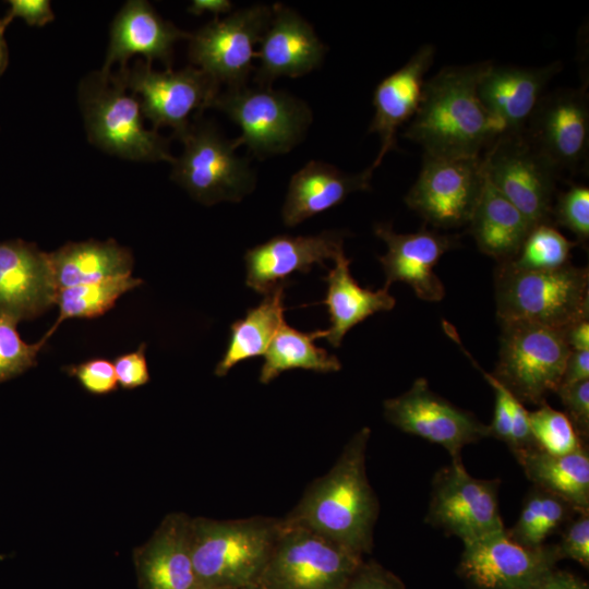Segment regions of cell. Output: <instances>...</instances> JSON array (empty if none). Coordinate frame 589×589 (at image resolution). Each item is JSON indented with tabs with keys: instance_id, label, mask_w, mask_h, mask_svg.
Returning <instances> with one entry per match:
<instances>
[{
	"instance_id": "obj_1",
	"label": "cell",
	"mask_w": 589,
	"mask_h": 589,
	"mask_svg": "<svg viewBox=\"0 0 589 589\" xmlns=\"http://www.w3.org/2000/svg\"><path fill=\"white\" fill-rule=\"evenodd\" d=\"M370 435L364 426L351 436L333 467L281 518L284 524L314 531L361 556L372 552L380 503L366 474Z\"/></svg>"
},
{
	"instance_id": "obj_2",
	"label": "cell",
	"mask_w": 589,
	"mask_h": 589,
	"mask_svg": "<svg viewBox=\"0 0 589 589\" xmlns=\"http://www.w3.org/2000/svg\"><path fill=\"white\" fill-rule=\"evenodd\" d=\"M490 61L442 68L424 83L420 106L404 136L425 156H482L503 134L478 95V83Z\"/></svg>"
},
{
	"instance_id": "obj_3",
	"label": "cell",
	"mask_w": 589,
	"mask_h": 589,
	"mask_svg": "<svg viewBox=\"0 0 589 589\" xmlns=\"http://www.w3.org/2000/svg\"><path fill=\"white\" fill-rule=\"evenodd\" d=\"M281 530V518H191V552L201 589L257 582Z\"/></svg>"
},
{
	"instance_id": "obj_4",
	"label": "cell",
	"mask_w": 589,
	"mask_h": 589,
	"mask_svg": "<svg viewBox=\"0 0 589 589\" xmlns=\"http://www.w3.org/2000/svg\"><path fill=\"white\" fill-rule=\"evenodd\" d=\"M495 300L501 323L565 328L589 318V269L567 264L551 271H521L498 264Z\"/></svg>"
},
{
	"instance_id": "obj_5",
	"label": "cell",
	"mask_w": 589,
	"mask_h": 589,
	"mask_svg": "<svg viewBox=\"0 0 589 589\" xmlns=\"http://www.w3.org/2000/svg\"><path fill=\"white\" fill-rule=\"evenodd\" d=\"M127 91L111 71L83 79L79 100L89 142L125 159L172 164L169 140L144 127L140 101Z\"/></svg>"
},
{
	"instance_id": "obj_6",
	"label": "cell",
	"mask_w": 589,
	"mask_h": 589,
	"mask_svg": "<svg viewBox=\"0 0 589 589\" xmlns=\"http://www.w3.org/2000/svg\"><path fill=\"white\" fill-rule=\"evenodd\" d=\"M498 361L492 375L520 402L540 406L560 386L570 348L564 328L501 323Z\"/></svg>"
},
{
	"instance_id": "obj_7",
	"label": "cell",
	"mask_w": 589,
	"mask_h": 589,
	"mask_svg": "<svg viewBox=\"0 0 589 589\" xmlns=\"http://www.w3.org/2000/svg\"><path fill=\"white\" fill-rule=\"evenodd\" d=\"M183 152L172 163L171 178L200 203L211 206L223 201L239 202L255 184L249 163L237 156V145L217 128L194 117L180 140Z\"/></svg>"
},
{
	"instance_id": "obj_8",
	"label": "cell",
	"mask_w": 589,
	"mask_h": 589,
	"mask_svg": "<svg viewBox=\"0 0 589 589\" xmlns=\"http://www.w3.org/2000/svg\"><path fill=\"white\" fill-rule=\"evenodd\" d=\"M212 107L239 125L237 147L247 145L257 157L289 152L312 122L311 109L303 100L272 87L227 88L218 94Z\"/></svg>"
},
{
	"instance_id": "obj_9",
	"label": "cell",
	"mask_w": 589,
	"mask_h": 589,
	"mask_svg": "<svg viewBox=\"0 0 589 589\" xmlns=\"http://www.w3.org/2000/svg\"><path fill=\"white\" fill-rule=\"evenodd\" d=\"M362 561L345 546L281 520L257 582L264 589H344Z\"/></svg>"
},
{
	"instance_id": "obj_10",
	"label": "cell",
	"mask_w": 589,
	"mask_h": 589,
	"mask_svg": "<svg viewBox=\"0 0 589 589\" xmlns=\"http://www.w3.org/2000/svg\"><path fill=\"white\" fill-rule=\"evenodd\" d=\"M116 75L139 99L142 113L152 122L153 129L169 127L179 140L192 123L191 113L197 117L212 107L220 86L194 65L159 72L141 59L131 68L120 69Z\"/></svg>"
},
{
	"instance_id": "obj_11",
	"label": "cell",
	"mask_w": 589,
	"mask_h": 589,
	"mask_svg": "<svg viewBox=\"0 0 589 589\" xmlns=\"http://www.w3.org/2000/svg\"><path fill=\"white\" fill-rule=\"evenodd\" d=\"M462 546L458 573L472 589H542L562 560L555 543L522 546L506 528Z\"/></svg>"
},
{
	"instance_id": "obj_12",
	"label": "cell",
	"mask_w": 589,
	"mask_h": 589,
	"mask_svg": "<svg viewBox=\"0 0 589 589\" xmlns=\"http://www.w3.org/2000/svg\"><path fill=\"white\" fill-rule=\"evenodd\" d=\"M500 485L498 478L472 477L462 461H452L433 477L425 522L461 542L502 530Z\"/></svg>"
},
{
	"instance_id": "obj_13",
	"label": "cell",
	"mask_w": 589,
	"mask_h": 589,
	"mask_svg": "<svg viewBox=\"0 0 589 589\" xmlns=\"http://www.w3.org/2000/svg\"><path fill=\"white\" fill-rule=\"evenodd\" d=\"M482 157L489 181L533 226L552 224L560 171L524 134L498 136Z\"/></svg>"
},
{
	"instance_id": "obj_14",
	"label": "cell",
	"mask_w": 589,
	"mask_h": 589,
	"mask_svg": "<svg viewBox=\"0 0 589 589\" xmlns=\"http://www.w3.org/2000/svg\"><path fill=\"white\" fill-rule=\"evenodd\" d=\"M272 7L257 4L213 21L190 34L189 58L195 68L227 88L245 86L269 23Z\"/></svg>"
},
{
	"instance_id": "obj_15",
	"label": "cell",
	"mask_w": 589,
	"mask_h": 589,
	"mask_svg": "<svg viewBox=\"0 0 589 589\" xmlns=\"http://www.w3.org/2000/svg\"><path fill=\"white\" fill-rule=\"evenodd\" d=\"M485 180L482 156L423 158L417 181L405 196L409 208L434 227L468 225Z\"/></svg>"
},
{
	"instance_id": "obj_16",
	"label": "cell",
	"mask_w": 589,
	"mask_h": 589,
	"mask_svg": "<svg viewBox=\"0 0 589 589\" xmlns=\"http://www.w3.org/2000/svg\"><path fill=\"white\" fill-rule=\"evenodd\" d=\"M383 412L401 432L442 446L455 462L462 461L465 446L490 437L488 424L434 393L423 377L404 394L384 400Z\"/></svg>"
},
{
	"instance_id": "obj_17",
	"label": "cell",
	"mask_w": 589,
	"mask_h": 589,
	"mask_svg": "<svg viewBox=\"0 0 589 589\" xmlns=\"http://www.w3.org/2000/svg\"><path fill=\"white\" fill-rule=\"evenodd\" d=\"M525 137L561 171L576 172L588 163L589 100L585 88L545 94L526 125Z\"/></svg>"
},
{
	"instance_id": "obj_18",
	"label": "cell",
	"mask_w": 589,
	"mask_h": 589,
	"mask_svg": "<svg viewBox=\"0 0 589 589\" xmlns=\"http://www.w3.org/2000/svg\"><path fill=\"white\" fill-rule=\"evenodd\" d=\"M374 233L387 245L386 254L378 256L385 274V288L401 281L423 301L438 302L445 297L444 284L433 268L444 253L457 245L458 237L429 230L424 226L416 232L397 233L389 223L376 224Z\"/></svg>"
},
{
	"instance_id": "obj_19",
	"label": "cell",
	"mask_w": 589,
	"mask_h": 589,
	"mask_svg": "<svg viewBox=\"0 0 589 589\" xmlns=\"http://www.w3.org/2000/svg\"><path fill=\"white\" fill-rule=\"evenodd\" d=\"M49 253L24 240L0 242V313L33 320L56 304Z\"/></svg>"
},
{
	"instance_id": "obj_20",
	"label": "cell",
	"mask_w": 589,
	"mask_h": 589,
	"mask_svg": "<svg viewBox=\"0 0 589 589\" xmlns=\"http://www.w3.org/2000/svg\"><path fill=\"white\" fill-rule=\"evenodd\" d=\"M341 231H323L315 236L280 235L244 254L245 284L261 294H266L296 272L308 274L314 264L325 266L344 253Z\"/></svg>"
},
{
	"instance_id": "obj_21",
	"label": "cell",
	"mask_w": 589,
	"mask_h": 589,
	"mask_svg": "<svg viewBox=\"0 0 589 589\" xmlns=\"http://www.w3.org/2000/svg\"><path fill=\"white\" fill-rule=\"evenodd\" d=\"M259 86L271 87L281 76L298 77L318 68L327 47L296 11L280 3L272 7L269 23L260 41Z\"/></svg>"
},
{
	"instance_id": "obj_22",
	"label": "cell",
	"mask_w": 589,
	"mask_h": 589,
	"mask_svg": "<svg viewBox=\"0 0 589 589\" xmlns=\"http://www.w3.org/2000/svg\"><path fill=\"white\" fill-rule=\"evenodd\" d=\"M562 64L555 61L540 68L494 65L492 62L478 83V95L501 125L502 135H521L537 104Z\"/></svg>"
},
{
	"instance_id": "obj_23",
	"label": "cell",
	"mask_w": 589,
	"mask_h": 589,
	"mask_svg": "<svg viewBox=\"0 0 589 589\" xmlns=\"http://www.w3.org/2000/svg\"><path fill=\"white\" fill-rule=\"evenodd\" d=\"M189 37L190 33L163 20L147 1L130 0L111 23L108 51L100 71L109 73L115 62L125 69L134 55L145 57L149 64L159 60L171 69L173 45Z\"/></svg>"
},
{
	"instance_id": "obj_24",
	"label": "cell",
	"mask_w": 589,
	"mask_h": 589,
	"mask_svg": "<svg viewBox=\"0 0 589 589\" xmlns=\"http://www.w3.org/2000/svg\"><path fill=\"white\" fill-rule=\"evenodd\" d=\"M434 56V46H421L401 68L375 87V112L369 132L378 134L381 148L370 166L373 171L389 151L397 148L398 128L414 117L423 95L424 75L433 64Z\"/></svg>"
},
{
	"instance_id": "obj_25",
	"label": "cell",
	"mask_w": 589,
	"mask_h": 589,
	"mask_svg": "<svg viewBox=\"0 0 589 589\" xmlns=\"http://www.w3.org/2000/svg\"><path fill=\"white\" fill-rule=\"evenodd\" d=\"M190 526L188 515L169 514L137 550L144 589H201L192 560Z\"/></svg>"
},
{
	"instance_id": "obj_26",
	"label": "cell",
	"mask_w": 589,
	"mask_h": 589,
	"mask_svg": "<svg viewBox=\"0 0 589 589\" xmlns=\"http://www.w3.org/2000/svg\"><path fill=\"white\" fill-rule=\"evenodd\" d=\"M373 170L349 175L323 161H309L290 179L283 220L294 227L303 220L340 204L350 193L371 189Z\"/></svg>"
},
{
	"instance_id": "obj_27",
	"label": "cell",
	"mask_w": 589,
	"mask_h": 589,
	"mask_svg": "<svg viewBox=\"0 0 589 589\" xmlns=\"http://www.w3.org/2000/svg\"><path fill=\"white\" fill-rule=\"evenodd\" d=\"M334 262V267L324 277L327 290L322 304L327 306L330 321V326L324 329V338L337 348L353 326L374 313L390 311L396 300L385 287L375 291L362 288L352 277L351 260L345 253Z\"/></svg>"
},
{
	"instance_id": "obj_28",
	"label": "cell",
	"mask_w": 589,
	"mask_h": 589,
	"mask_svg": "<svg viewBox=\"0 0 589 589\" xmlns=\"http://www.w3.org/2000/svg\"><path fill=\"white\" fill-rule=\"evenodd\" d=\"M479 250L498 264L518 254L533 225L488 179L469 221Z\"/></svg>"
},
{
	"instance_id": "obj_29",
	"label": "cell",
	"mask_w": 589,
	"mask_h": 589,
	"mask_svg": "<svg viewBox=\"0 0 589 589\" xmlns=\"http://www.w3.org/2000/svg\"><path fill=\"white\" fill-rule=\"evenodd\" d=\"M57 289L131 275L132 252L115 240L68 242L49 253Z\"/></svg>"
},
{
	"instance_id": "obj_30",
	"label": "cell",
	"mask_w": 589,
	"mask_h": 589,
	"mask_svg": "<svg viewBox=\"0 0 589 589\" xmlns=\"http://www.w3.org/2000/svg\"><path fill=\"white\" fill-rule=\"evenodd\" d=\"M516 460L534 486L563 498L578 512L589 510L587 445L560 456L534 448L524 453Z\"/></svg>"
},
{
	"instance_id": "obj_31",
	"label": "cell",
	"mask_w": 589,
	"mask_h": 589,
	"mask_svg": "<svg viewBox=\"0 0 589 589\" xmlns=\"http://www.w3.org/2000/svg\"><path fill=\"white\" fill-rule=\"evenodd\" d=\"M284 283L264 294L260 304L230 326L228 347L215 368V375L225 376L239 362L264 356L279 326L285 322Z\"/></svg>"
},
{
	"instance_id": "obj_32",
	"label": "cell",
	"mask_w": 589,
	"mask_h": 589,
	"mask_svg": "<svg viewBox=\"0 0 589 589\" xmlns=\"http://www.w3.org/2000/svg\"><path fill=\"white\" fill-rule=\"evenodd\" d=\"M318 338H324V329L303 333L284 322L264 353L260 382L268 384L280 373L292 369L317 373L339 371L341 363L338 358L314 344Z\"/></svg>"
},
{
	"instance_id": "obj_33",
	"label": "cell",
	"mask_w": 589,
	"mask_h": 589,
	"mask_svg": "<svg viewBox=\"0 0 589 589\" xmlns=\"http://www.w3.org/2000/svg\"><path fill=\"white\" fill-rule=\"evenodd\" d=\"M446 334L456 341L459 348L469 358L472 365L483 375L494 390L495 402L491 423L489 424L490 437H495L507 445L514 457L533 449L534 443L530 423L529 411L504 385L492 374L485 372L465 349L456 329L447 322H443ZM537 448V447H536Z\"/></svg>"
},
{
	"instance_id": "obj_34",
	"label": "cell",
	"mask_w": 589,
	"mask_h": 589,
	"mask_svg": "<svg viewBox=\"0 0 589 589\" xmlns=\"http://www.w3.org/2000/svg\"><path fill=\"white\" fill-rule=\"evenodd\" d=\"M577 513L563 498L533 485L524 498L517 520L506 532L522 546L538 548L561 531Z\"/></svg>"
},
{
	"instance_id": "obj_35",
	"label": "cell",
	"mask_w": 589,
	"mask_h": 589,
	"mask_svg": "<svg viewBox=\"0 0 589 589\" xmlns=\"http://www.w3.org/2000/svg\"><path fill=\"white\" fill-rule=\"evenodd\" d=\"M142 284V279L131 274L58 290L56 304L59 315L45 335L49 338L65 320L95 318L105 314L121 296Z\"/></svg>"
},
{
	"instance_id": "obj_36",
	"label": "cell",
	"mask_w": 589,
	"mask_h": 589,
	"mask_svg": "<svg viewBox=\"0 0 589 589\" xmlns=\"http://www.w3.org/2000/svg\"><path fill=\"white\" fill-rule=\"evenodd\" d=\"M576 245L552 224H539L532 227L515 259L506 264L521 271L556 269L569 264L570 251Z\"/></svg>"
},
{
	"instance_id": "obj_37",
	"label": "cell",
	"mask_w": 589,
	"mask_h": 589,
	"mask_svg": "<svg viewBox=\"0 0 589 589\" xmlns=\"http://www.w3.org/2000/svg\"><path fill=\"white\" fill-rule=\"evenodd\" d=\"M529 423L537 447L550 455L570 454L584 445L567 416L543 402L529 411Z\"/></svg>"
},
{
	"instance_id": "obj_38",
	"label": "cell",
	"mask_w": 589,
	"mask_h": 589,
	"mask_svg": "<svg viewBox=\"0 0 589 589\" xmlns=\"http://www.w3.org/2000/svg\"><path fill=\"white\" fill-rule=\"evenodd\" d=\"M15 318L0 313V382L13 378L37 364V356L48 337L44 335L34 344L25 342Z\"/></svg>"
},
{
	"instance_id": "obj_39",
	"label": "cell",
	"mask_w": 589,
	"mask_h": 589,
	"mask_svg": "<svg viewBox=\"0 0 589 589\" xmlns=\"http://www.w3.org/2000/svg\"><path fill=\"white\" fill-rule=\"evenodd\" d=\"M552 224L563 226L577 237V243L589 240V189L586 185L573 184L568 190L557 194L552 206Z\"/></svg>"
},
{
	"instance_id": "obj_40",
	"label": "cell",
	"mask_w": 589,
	"mask_h": 589,
	"mask_svg": "<svg viewBox=\"0 0 589 589\" xmlns=\"http://www.w3.org/2000/svg\"><path fill=\"white\" fill-rule=\"evenodd\" d=\"M65 373L80 383L84 390L93 395H108L118 387L112 361L92 358L63 368Z\"/></svg>"
},
{
	"instance_id": "obj_41",
	"label": "cell",
	"mask_w": 589,
	"mask_h": 589,
	"mask_svg": "<svg viewBox=\"0 0 589 589\" xmlns=\"http://www.w3.org/2000/svg\"><path fill=\"white\" fill-rule=\"evenodd\" d=\"M555 393L564 407V413L584 443L589 437V380L560 385Z\"/></svg>"
},
{
	"instance_id": "obj_42",
	"label": "cell",
	"mask_w": 589,
	"mask_h": 589,
	"mask_svg": "<svg viewBox=\"0 0 589 589\" xmlns=\"http://www.w3.org/2000/svg\"><path fill=\"white\" fill-rule=\"evenodd\" d=\"M561 558H570L589 567V510L577 513L561 530L555 543Z\"/></svg>"
},
{
	"instance_id": "obj_43",
	"label": "cell",
	"mask_w": 589,
	"mask_h": 589,
	"mask_svg": "<svg viewBox=\"0 0 589 589\" xmlns=\"http://www.w3.org/2000/svg\"><path fill=\"white\" fill-rule=\"evenodd\" d=\"M146 344L142 342L134 351L122 353L112 361L118 386L134 389L149 382L146 361Z\"/></svg>"
},
{
	"instance_id": "obj_44",
	"label": "cell",
	"mask_w": 589,
	"mask_h": 589,
	"mask_svg": "<svg viewBox=\"0 0 589 589\" xmlns=\"http://www.w3.org/2000/svg\"><path fill=\"white\" fill-rule=\"evenodd\" d=\"M344 589H406L394 573L371 560L362 561Z\"/></svg>"
},
{
	"instance_id": "obj_45",
	"label": "cell",
	"mask_w": 589,
	"mask_h": 589,
	"mask_svg": "<svg viewBox=\"0 0 589 589\" xmlns=\"http://www.w3.org/2000/svg\"><path fill=\"white\" fill-rule=\"evenodd\" d=\"M10 8L4 17L9 25L15 17L23 19L31 26H44L55 19L50 1L47 0H10Z\"/></svg>"
},
{
	"instance_id": "obj_46",
	"label": "cell",
	"mask_w": 589,
	"mask_h": 589,
	"mask_svg": "<svg viewBox=\"0 0 589 589\" xmlns=\"http://www.w3.org/2000/svg\"><path fill=\"white\" fill-rule=\"evenodd\" d=\"M589 380V350H570L560 385Z\"/></svg>"
},
{
	"instance_id": "obj_47",
	"label": "cell",
	"mask_w": 589,
	"mask_h": 589,
	"mask_svg": "<svg viewBox=\"0 0 589 589\" xmlns=\"http://www.w3.org/2000/svg\"><path fill=\"white\" fill-rule=\"evenodd\" d=\"M564 335L572 350H589V318L568 325Z\"/></svg>"
},
{
	"instance_id": "obj_48",
	"label": "cell",
	"mask_w": 589,
	"mask_h": 589,
	"mask_svg": "<svg viewBox=\"0 0 589 589\" xmlns=\"http://www.w3.org/2000/svg\"><path fill=\"white\" fill-rule=\"evenodd\" d=\"M542 589H589L577 576L557 568L550 576Z\"/></svg>"
},
{
	"instance_id": "obj_49",
	"label": "cell",
	"mask_w": 589,
	"mask_h": 589,
	"mask_svg": "<svg viewBox=\"0 0 589 589\" xmlns=\"http://www.w3.org/2000/svg\"><path fill=\"white\" fill-rule=\"evenodd\" d=\"M232 9V2L229 0H194L188 8V11L194 15H201L209 12L218 17L219 14L229 13Z\"/></svg>"
},
{
	"instance_id": "obj_50",
	"label": "cell",
	"mask_w": 589,
	"mask_h": 589,
	"mask_svg": "<svg viewBox=\"0 0 589 589\" xmlns=\"http://www.w3.org/2000/svg\"><path fill=\"white\" fill-rule=\"evenodd\" d=\"M8 24L3 19H0V75L7 68L8 64V47L4 39V31Z\"/></svg>"
},
{
	"instance_id": "obj_51",
	"label": "cell",
	"mask_w": 589,
	"mask_h": 589,
	"mask_svg": "<svg viewBox=\"0 0 589 589\" xmlns=\"http://www.w3.org/2000/svg\"><path fill=\"white\" fill-rule=\"evenodd\" d=\"M225 589H264L259 582L243 585L239 587L225 588Z\"/></svg>"
}]
</instances>
